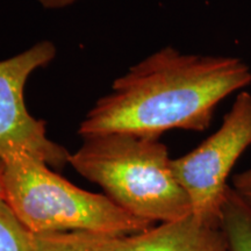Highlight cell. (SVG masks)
I'll use <instances>...</instances> for the list:
<instances>
[{"instance_id":"1","label":"cell","mask_w":251,"mask_h":251,"mask_svg":"<svg viewBox=\"0 0 251 251\" xmlns=\"http://www.w3.org/2000/svg\"><path fill=\"white\" fill-rule=\"evenodd\" d=\"M251 84V71L230 56L183 54L165 47L114 80L97 100L78 133H129L159 139L165 131H203L216 107Z\"/></svg>"},{"instance_id":"2","label":"cell","mask_w":251,"mask_h":251,"mask_svg":"<svg viewBox=\"0 0 251 251\" xmlns=\"http://www.w3.org/2000/svg\"><path fill=\"white\" fill-rule=\"evenodd\" d=\"M69 164L126 212L153 225L192 213L169 150L159 139L129 133L89 135L70 153Z\"/></svg>"},{"instance_id":"3","label":"cell","mask_w":251,"mask_h":251,"mask_svg":"<svg viewBox=\"0 0 251 251\" xmlns=\"http://www.w3.org/2000/svg\"><path fill=\"white\" fill-rule=\"evenodd\" d=\"M2 163L5 201L31 234L86 231L125 237L155 226L105 194L71 184L34 157L15 156Z\"/></svg>"},{"instance_id":"4","label":"cell","mask_w":251,"mask_h":251,"mask_svg":"<svg viewBox=\"0 0 251 251\" xmlns=\"http://www.w3.org/2000/svg\"><path fill=\"white\" fill-rule=\"evenodd\" d=\"M251 146V93L242 91L221 127L186 155L172 158V169L192 206V214L220 224L227 179Z\"/></svg>"},{"instance_id":"5","label":"cell","mask_w":251,"mask_h":251,"mask_svg":"<svg viewBox=\"0 0 251 251\" xmlns=\"http://www.w3.org/2000/svg\"><path fill=\"white\" fill-rule=\"evenodd\" d=\"M57 50L50 41H40L20 54L0 61V159L27 155L61 169L70 153L47 134L43 120L34 118L25 101L31 75L54 61Z\"/></svg>"},{"instance_id":"6","label":"cell","mask_w":251,"mask_h":251,"mask_svg":"<svg viewBox=\"0 0 251 251\" xmlns=\"http://www.w3.org/2000/svg\"><path fill=\"white\" fill-rule=\"evenodd\" d=\"M115 251H229L221 225L191 213L139 234L119 237Z\"/></svg>"},{"instance_id":"7","label":"cell","mask_w":251,"mask_h":251,"mask_svg":"<svg viewBox=\"0 0 251 251\" xmlns=\"http://www.w3.org/2000/svg\"><path fill=\"white\" fill-rule=\"evenodd\" d=\"M220 225L227 237L229 251H251V207L230 185L221 206Z\"/></svg>"},{"instance_id":"8","label":"cell","mask_w":251,"mask_h":251,"mask_svg":"<svg viewBox=\"0 0 251 251\" xmlns=\"http://www.w3.org/2000/svg\"><path fill=\"white\" fill-rule=\"evenodd\" d=\"M118 238L86 231L33 234L31 251H115Z\"/></svg>"},{"instance_id":"9","label":"cell","mask_w":251,"mask_h":251,"mask_svg":"<svg viewBox=\"0 0 251 251\" xmlns=\"http://www.w3.org/2000/svg\"><path fill=\"white\" fill-rule=\"evenodd\" d=\"M33 234L0 198V251H31Z\"/></svg>"},{"instance_id":"10","label":"cell","mask_w":251,"mask_h":251,"mask_svg":"<svg viewBox=\"0 0 251 251\" xmlns=\"http://www.w3.org/2000/svg\"><path fill=\"white\" fill-rule=\"evenodd\" d=\"M231 188L251 207V169L233 176Z\"/></svg>"},{"instance_id":"11","label":"cell","mask_w":251,"mask_h":251,"mask_svg":"<svg viewBox=\"0 0 251 251\" xmlns=\"http://www.w3.org/2000/svg\"><path fill=\"white\" fill-rule=\"evenodd\" d=\"M43 8L47 9H61L71 6L80 0H36Z\"/></svg>"},{"instance_id":"12","label":"cell","mask_w":251,"mask_h":251,"mask_svg":"<svg viewBox=\"0 0 251 251\" xmlns=\"http://www.w3.org/2000/svg\"><path fill=\"white\" fill-rule=\"evenodd\" d=\"M2 172H4V163L0 159V198H4V188H2Z\"/></svg>"}]
</instances>
